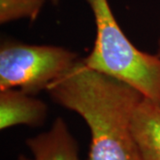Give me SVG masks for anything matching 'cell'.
Listing matches in <instances>:
<instances>
[{
    "label": "cell",
    "instance_id": "cell-1",
    "mask_svg": "<svg viewBox=\"0 0 160 160\" xmlns=\"http://www.w3.org/2000/svg\"><path fill=\"white\" fill-rule=\"evenodd\" d=\"M47 92L86 121L91 132L88 160H141L131 132L132 117L143 98L140 92L92 70L83 60Z\"/></svg>",
    "mask_w": 160,
    "mask_h": 160
},
{
    "label": "cell",
    "instance_id": "cell-2",
    "mask_svg": "<svg viewBox=\"0 0 160 160\" xmlns=\"http://www.w3.org/2000/svg\"><path fill=\"white\" fill-rule=\"evenodd\" d=\"M96 26L93 48L83 62L160 105V56L140 51L118 23L108 0H86Z\"/></svg>",
    "mask_w": 160,
    "mask_h": 160
},
{
    "label": "cell",
    "instance_id": "cell-3",
    "mask_svg": "<svg viewBox=\"0 0 160 160\" xmlns=\"http://www.w3.org/2000/svg\"><path fill=\"white\" fill-rule=\"evenodd\" d=\"M78 61L76 52L62 46L5 41L0 47V91L15 88L35 96Z\"/></svg>",
    "mask_w": 160,
    "mask_h": 160
},
{
    "label": "cell",
    "instance_id": "cell-4",
    "mask_svg": "<svg viewBox=\"0 0 160 160\" xmlns=\"http://www.w3.org/2000/svg\"><path fill=\"white\" fill-rule=\"evenodd\" d=\"M47 113V105L34 95L15 88L0 91L1 130L15 126H42Z\"/></svg>",
    "mask_w": 160,
    "mask_h": 160
},
{
    "label": "cell",
    "instance_id": "cell-5",
    "mask_svg": "<svg viewBox=\"0 0 160 160\" xmlns=\"http://www.w3.org/2000/svg\"><path fill=\"white\" fill-rule=\"evenodd\" d=\"M131 132L141 160H160V105L143 97L131 120Z\"/></svg>",
    "mask_w": 160,
    "mask_h": 160
},
{
    "label": "cell",
    "instance_id": "cell-6",
    "mask_svg": "<svg viewBox=\"0 0 160 160\" xmlns=\"http://www.w3.org/2000/svg\"><path fill=\"white\" fill-rule=\"evenodd\" d=\"M26 145L34 160H81L78 143L61 118L54 120L49 130L29 138Z\"/></svg>",
    "mask_w": 160,
    "mask_h": 160
},
{
    "label": "cell",
    "instance_id": "cell-7",
    "mask_svg": "<svg viewBox=\"0 0 160 160\" xmlns=\"http://www.w3.org/2000/svg\"><path fill=\"white\" fill-rule=\"evenodd\" d=\"M46 0H0V23L6 24L21 19L36 20Z\"/></svg>",
    "mask_w": 160,
    "mask_h": 160
},
{
    "label": "cell",
    "instance_id": "cell-8",
    "mask_svg": "<svg viewBox=\"0 0 160 160\" xmlns=\"http://www.w3.org/2000/svg\"><path fill=\"white\" fill-rule=\"evenodd\" d=\"M17 160H34L33 158L31 159V158H29L28 157H26V156H23V155H21L19 158H18Z\"/></svg>",
    "mask_w": 160,
    "mask_h": 160
},
{
    "label": "cell",
    "instance_id": "cell-9",
    "mask_svg": "<svg viewBox=\"0 0 160 160\" xmlns=\"http://www.w3.org/2000/svg\"><path fill=\"white\" fill-rule=\"evenodd\" d=\"M50 1H51V3H52L53 5H57L60 0H50Z\"/></svg>",
    "mask_w": 160,
    "mask_h": 160
},
{
    "label": "cell",
    "instance_id": "cell-10",
    "mask_svg": "<svg viewBox=\"0 0 160 160\" xmlns=\"http://www.w3.org/2000/svg\"><path fill=\"white\" fill-rule=\"evenodd\" d=\"M157 54L160 56V39H159V42H158V53H157Z\"/></svg>",
    "mask_w": 160,
    "mask_h": 160
}]
</instances>
